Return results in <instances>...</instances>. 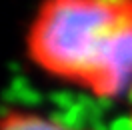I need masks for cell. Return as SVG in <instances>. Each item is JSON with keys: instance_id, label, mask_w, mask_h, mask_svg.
Returning <instances> with one entry per match:
<instances>
[{"instance_id": "obj_1", "label": "cell", "mask_w": 132, "mask_h": 130, "mask_svg": "<svg viewBox=\"0 0 132 130\" xmlns=\"http://www.w3.org/2000/svg\"><path fill=\"white\" fill-rule=\"evenodd\" d=\"M30 50L46 70L88 84L96 96L132 90V2L62 0L40 10Z\"/></svg>"}, {"instance_id": "obj_2", "label": "cell", "mask_w": 132, "mask_h": 130, "mask_svg": "<svg viewBox=\"0 0 132 130\" xmlns=\"http://www.w3.org/2000/svg\"><path fill=\"white\" fill-rule=\"evenodd\" d=\"M0 130H66V128L54 124L52 120L40 118V116L12 112L0 120Z\"/></svg>"}, {"instance_id": "obj_3", "label": "cell", "mask_w": 132, "mask_h": 130, "mask_svg": "<svg viewBox=\"0 0 132 130\" xmlns=\"http://www.w3.org/2000/svg\"><path fill=\"white\" fill-rule=\"evenodd\" d=\"M48 98L56 106V110H70L76 104V94H72L70 90H54V92H50Z\"/></svg>"}, {"instance_id": "obj_4", "label": "cell", "mask_w": 132, "mask_h": 130, "mask_svg": "<svg viewBox=\"0 0 132 130\" xmlns=\"http://www.w3.org/2000/svg\"><path fill=\"white\" fill-rule=\"evenodd\" d=\"M44 100V96H42V92L40 90H36V88H26L22 90V92H18V104H22V106H28V108H34V106H38Z\"/></svg>"}, {"instance_id": "obj_5", "label": "cell", "mask_w": 132, "mask_h": 130, "mask_svg": "<svg viewBox=\"0 0 132 130\" xmlns=\"http://www.w3.org/2000/svg\"><path fill=\"white\" fill-rule=\"evenodd\" d=\"M8 88H12L14 92H22V90L30 88V82H28V78H26V76L18 74V76H14V78H12V82H10Z\"/></svg>"}, {"instance_id": "obj_6", "label": "cell", "mask_w": 132, "mask_h": 130, "mask_svg": "<svg viewBox=\"0 0 132 130\" xmlns=\"http://www.w3.org/2000/svg\"><path fill=\"white\" fill-rule=\"evenodd\" d=\"M130 100H132V90H130Z\"/></svg>"}]
</instances>
